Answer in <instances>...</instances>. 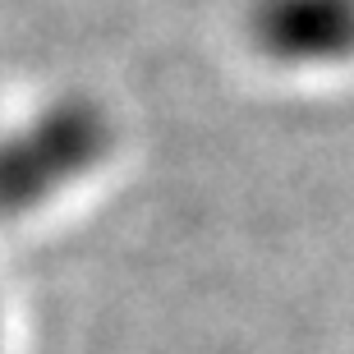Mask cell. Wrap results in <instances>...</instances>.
I'll return each instance as SVG.
<instances>
[{"label":"cell","instance_id":"6da1fadb","mask_svg":"<svg viewBox=\"0 0 354 354\" xmlns=\"http://www.w3.org/2000/svg\"><path fill=\"white\" fill-rule=\"evenodd\" d=\"M115 152V124L92 97H60L0 138V221L32 216Z\"/></svg>","mask_w":354,"mask_h":354},{"label":"cell","instance_id":"7a4b0ae2","mask_svg":"<svg viewBox=\"0 0 354 354\" xmlns=\"http://www.w3.org/2000/svg\"><path fill=\"white\" fill-rule=\"evenodd\" d=\"M244 28L253 51L290 69L354 60V0H253Z\"/></svg>","mask_w":354,"mask_h":354}]
</instances>
